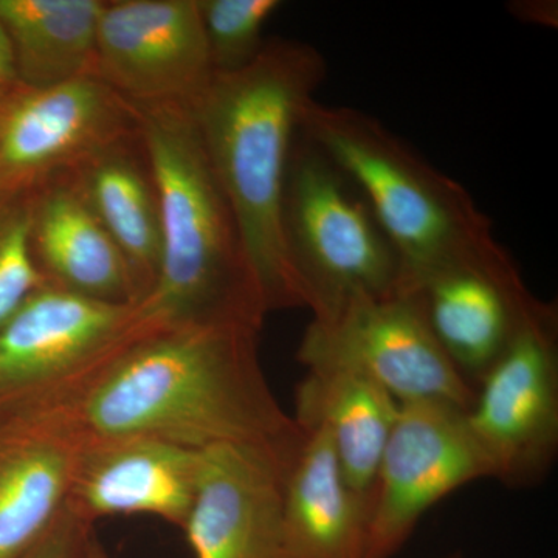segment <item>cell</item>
<instances>
[{
	"mask_svg": "<svg viewBox=\"0 0 558 558\" xmlns=\"http://www.w3.org/2000/svg\"><path fill=\"white\" fill-rule=\"evenodd\" d=\"M20 199H22V197L13 196V194L0 190V219H2L3 215H5V213L9 211V209Z\"/></svg>",
	"mask_w": 558,
	"mask_h": 558,
	"instance_id": "484cf974",
	"label": "cell"
},
{
	"mask_svg": "<svg viewBox=\"0 0 558 558\" xmlns=\"http://www.w3.org/2000/svg\"><path fill=\"white\" fill-rule=\"evenodd\" d=\"M296 359L310 369H343L379 385L399 403L435 402L469 411L476 389L440 348L417 290L359 299L312 318Z\"/></svg>",
	"mask_w": 558,
	"mask_h": 558,
	"instance_id": "8992f818",
	"label": "cell"
},
{
	"mask_svg": "<svg viewBox=\"0 0 558 558\" xmlns=\"http://www.w3.org/2000/svg\"><path fill=\"white\" fill-rule=\"evenodd\" d=\"M399 409L398 400L366 377L343 369H310L296 388L293 421L328 433L348 486L371 509Z\"/></svg>",
	"mask_w": 558,
	"mask_h": 558,
	"instance_id": "ac0fdd59",
	"label": "cell"
},
{
	"mask_svg": "<svg viewBox=\"0 0 558 558\" xmlns=\"http://www.w3.org/2000/svg\"><path fill=\"white\" fill-rule=\"evenodd\" d=\"M94 526L76 519L68 509L49 534L22 558H76Z\"/></svg>",
	"mask_w": 558,
	"mask_h": 558,
	"instance_id": "603a6c76",
	"label": "cell"
},
{
	"mask_svg": "<svg viewBox=\"0 0 558 558\" xmlns=\"http://www.w3.org/2000/svg\"><path fill=\"white\" fill-rule=\"evenodd\" d=\"M76 558H110V556L108 550L105 549V546L101 545L100 539L95 535V532L92 531L86 539H84Z\"/></svg>",
	"mask_w": 558,
	"mask_h": 558,
	"instance_id": "d4e9b609",
	"label": "cell"
},
{
	"mask_svg": "<svg viewBox=\"0 0 558 558\" xmlns=\"http://www.w3.org/2000/svg\"><path fill=\"white\" fill-rule=\"evenodd\" d=\"M24 89L17 75L16 57L9 33L0 24V106L7 105Z\"/></svg>",
	"mask_w": 558,
	"mask_h": 558,
	"instance_id": "cb8c5ba5",
	"label": "cell"
},
{
	"mask_svg": "<svg viewBox=\"0 0 558 558\" xmlns=\"http://www.w3.org/2000/svg\"><path fill=\"white\" fill-rule=\"evenodd\" d=\"M326 73L311 44L271 39L245 68L213 73L190 105L269 314L304 307L282 240V194L301 113Z\"/></svg>",
	"mask_w": 558,
	"mask_h": 558,
	"instance_id": "7a4b0ae2",
	"label": "cell"
},
{
	"mask_svg": "<svg viewBox=\"0 0 558 558\" xmlns=\"http://www.w3.org/2000/svg\"><path fill=\"white\" fill-rule=\"evenodd\" d=\"M413 290L440 348L475 389L543 303L505 247L440 269Z\"/></svg>",
	"mask_w": 558,
	"mask_h": 558,
	"instance_id": "4fadbf2b",
	"label": "cell"
},
{
	"mask_svg": "<svg viewBox=\"0 0 558 558\" xmlns=\"http://www.w3.org/2000/svg\"><path fill=\"white\" fill-rule=\"evenodd\" d=\"M300 132L368 201L402 264L403 289L502 248L468 190L368 113L312 100L301 113Z\"/></svg>",
	"mask_w": 558,
	"mask_h": 558,
	"instance_id": "277c9868",
	"label": "cell"
},
{
	"mask_svg": "<svg viewBox=\"0 0 558 558\" xmlns=\"http://www.w3.org/2000/svg\"><path fill=\"white\" fill-rule=\"evenodd\" d=\"M279 0H199L213 72H236L263 51L264 25L279 9Z\"/></svg>",
	"mask_w": 558,
	"mask_h": 558,
	"instance_id": "44dd1931",
	"label": "cell"
},
{
	"mask_svg": "<svg viewBox=\"0 0 558 558\" xmlns=\"http://www.w3.org/2000/svg\"><path fill=\"white\" fill-rule=\"evenodd\" d=\"M31 197H22L0 219V328L47 284L33 256Z\"/></svg>",
	"mask_w": 558,
	"mask_h": 558,
	"instance_id": "7402d4cb",
	"label": "cell"
},
{
	"mask_svg": "<svg viewBox=\"0 0 558 558\" xmlns=\"http://www.w3.org/2000/svg\"><path fill=\"white\" fill-rule=\"evenodd\" d=\"M159 199L161 258L135 322L149 328L240 322L263 328L269 312L250 274L240 233L190 105L132 102Z\"/></svg>",
	"mask_w": 558,
	"mask_h": 558,
	"instance_id": "3957f363",
	"label": "cell"
},
{
	"mask_svg": "<svg viewBox=\"0 0 558 558\" xmlns=\"http://www.w3.org/2000/svg\"><path fill=\"white\" fill-rule=\"evenodd\" d=\"M444 558H465V557L462 556V554L454 553V554H450V556H447V557H444Z\"/></svg>",
	"mask_w": 558,
	"mask_h": 558,
	"instance_id": "4316f807",
	"label": "cell"
},
{
	"mask_svg": "<svg viewBox=\"0 0 558 558\" xmlns=\"http://www.w3.org/2000/svg\"><path fill=\"white\" fill-rule=\"evenodd\" d=\"M69 174L126 259L142 301L159 275L161 226L138 135L100 150Z\"/></svg>",
	"mask_w": 558,
	"mask_h": 558,
	"instance_id": "d6986e66",
	"label": "cell"
},
{
	"mask_svg": "<svg viewBox=\"0 0 558 558\" xmlns=\"http://www.w3.org/2000/svg\"><path fill=\"white\" fill-rule=\"evenodd\" d=\"M101 0H0L25 89H47L90 75Z\"/></svg>",
	"mask_w": 558,
	"mask_h": 558,
	"instance_id": "ffe728a7",
	"label": "cell"
},
{
	"mask_svg": "<svg viewBox=\"0 0 558 558\" xmlns=\"http://www.w3.org/2000/svg\"><path fill=\"white\" fill-rule=\"evenodd\" d=\"M76 442L0 403V558H22L68 505Z\"/></svg>",
	"mask_w": 558,
	"mask_h": 558,
	"instance_id": "9a60e30c",
	"label": "cell"
},
{
	"mask_svg": "<svg viewBox=\"0 0 558 558\" xmlns=\"http://www.w3.org/2000/svg\"><path fill=\"white\" fill-rule=\"evenodd\" d=\"M492 480L527 487L545 478L558 449V315L542 303L476 387L465 413Z\"/></svg>",
	"mask_w": 558,
	"mask_h": 558,
	"instance_id": "52a82bcc",
	"label": "cell"
},
{
	"mask_svg": "<svg viewBox=\"0 0 558 558\" xmlns=\"http://www.w3.org/2000/svg\"><path fill=\"white\" fill-rule=\"evenodd\" d=\"M134 326L135 304L43 286L0 328V403L72 380L126 340Z\"/></svg>",
	"mask_w": 558,
	"mask_h": 558,
	"instance_id": "8fae6325",
	"label": "cell"
},
{
	"mask_svg": "<svg viewBox=\"0 0 558 558\" xmlns=\"http://www.w3.org/2000/svg\"><path fill=\"white\" fill-rule=\"evenodd\" d=\"M465 413L444 403H400L374 486L366 558L395 557L436 502L492 480Z\"/></svg>",
	"mask_w": 558,
	"mask_h": 558,
	"instance_id": "ba28073f",
	"label": "cell"
},
{
	"mask_svg": "<svg viewBox=\"0 0 558 558\" xmlns=\"http://www.w3.org/2000/svg\"><path fill=\"white\" fill-rule=\"evenodd\" d=\"M292 451L250 444L202 450L182 526L194 557L284 558V473Z\"/></svg>",
	"mask_w": 558,
	"mask_h": 558,
	"instance_id": "7c38bea8",
	"label": "cell"
},
{
	"mask_svg": "<svg viewBox=\"0 0 558 558\" xmlns=\"http://www.w3.org/2000/svg\"><path fill=\"white\" fill-rule=\"evenodd\" d=\"M299 427L284 473V558H366L368 502L348 486L328 433Z\"/></svg>",
	"mask_w": 558,
	"mask_h": 558,
	"instance_id": "e0dca14e",
	"label": "cell"
},
{
	"mask_svg": "<svg viewBox=\"0 0 558 558\" xmlns=\"http://www.w3.org/2000/svg\"><path fill=\"white\" fill-rule=\"evenodd\" d=\"M201 459L202 450L145 436L78 444L65 509L90 526L109 517L153 515L182 529Z\"/></svg>",
	"mask_w": 558,
	"mask_h": 558,
	"instance_id": "5bb4252c",
	"label": "cell"
},
{
	"mask_svg": "<svg viewBox=\"0 0 558 558\" xmlns=\"http://www.w3.org/2000/svg\"><path fill=\"white\" fill-rule=\"evenodd\" d=\"M3 108H5V105L0 106V120H2Z\"/></svg>",
	"mask_w": 558,
	"mask_h": 558,
	"instance_id": "83f0119b",
	"label": "cell"
},
{
	"mask_svg": "<svg viewBox=\"0 0 558 558\" xmlns=\"http://www.w3.org/2000/svg\"><path fill=\"white\" fill-rule=\"evenodd\" d=\"M259 328L190 322L145 328L60 387L13 400L75 440L145 436L205 450L250 444L289 453L301 429L260 366Z\"/></svg>",
	"mask_w": 558,
	"mask_h": 558,
	"instance_id": "6da1fadb",
	"label": "cell"
},
{
	"mask_svg": "<svg viewBox=\"0 0 558 558\" xmlns=\"http://www.w3.org/2000/svg\"><path fill=\"white\" fill-rule=\"evenodd\" d=\"M134 106L94 75L22 89L0 120V190L31 196L100 150L137 137Z\"/></svg>",
	"mask_w": 558,
	"mask_h": 558,
	"instance_id": "9c48e42d",
	"label": "cell"
},
{
	"mask_svg": "<svg viewBox=\"0 0 558 558\" xmlns=\"http://www.w3.org/2000/svg\"><path fill=\"white\" fill-rule=\"evenodd\" d=\"M31 207L33 256L47 284L87 299L137 306L130 266L72 175L33 191Z\"/></svg>",
	"mask_w": 558,
	"mask_h": 558,
	"instance_id": "2e32d148",
	"label": "cell"
},
{
	"mask_svg": "<svg viewBox=\"0 0 558 558\" xmlns=\"http://www.w3.org/2000/svg\"><path fill=\"white\" fill-rule=\"evenodd\" d=\"M199 0L105 3L90 75L137 105H191L213 76Z\"/></svg>",
	"mask_w": 558,
	"mask_h": 558,
	"instance_id": "30bf717a",
	"label": "cell"
},
{
	"mask_svg": "<svg viewBox=\"0 0 558 558\" xmlns=\"http://www.w3.org/2000/svg\"><path fill=\"white\" fill-rule=\"evenodd\" d=\"M282 240L314 318L403 289L402 264L359 186L299 131L286 174Z\"/></svg>",
	"mask_w": 558,
	"mask_h": 558,
	"instance_id": "5b68a950",
	"label": "cell"
}]
</instances>
